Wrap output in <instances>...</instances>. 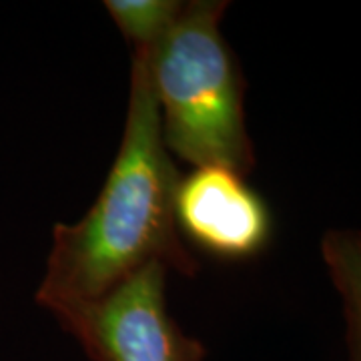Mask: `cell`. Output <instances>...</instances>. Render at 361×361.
Listing matches in <instances>:
<instances>
[{"label":"cell","instance_id":"1","mask_svg":"<svg viewBox=\"0 0 361 361\" xmlns=\"http://www.w3.org/2000/svg\"><path fill=\"white\" fill-rule=\"evenodd\" d=\"M180 173L161 135L145 59L133 51L123 141L103 189L77 223L52 229L37 303L54 315L94 303L147 265L193 277L199 261L180 237L175 195Z\"/></svg>","mask_w":361,"mask_h":361},{"label":"cell","instance_id":"2","mask_svg":"<svg viewBox=\"0 0 361 361\" xmlns=\"http://www.w3.org/2000/svg\"><path fill=\"white\" fill-rule=\"evenodd\" d=\"M225 0L185 2L177 20L142 54L171 155L197 167L249 175L255 149L247 130L245 78L221 35Z\"/></svg>","mask_w":361,"mask_h":361},{"label":"cell","instance_id":"3","mask_svg":"<svg viewBox=\"0 0 361 361\" xmlns=\"http://www.w3.org/2000/svg\"><path fill=\"white\" fill-rule=\"evenodd\" d=\"M92 361H207L167 310V269L147 265L103 299L56 317Z\"/></svg>","mask_w":361,"mask_h":361},{"label":"cell","instance_id":"4","mask_svg":"<svg viewBox=\"0 0 361 361\" xmlns=\"http://www.w3.org/2000/svg\"><path fill=\"white\" fill-rule=\"evenodd\" d=\"M175 219L183 241L223 261L257 257L273 235L265 199L243 175L223 167H197L180 177Z\"/></svg>","mask_w":361,"mask_h":361},{"label":"cell","instance_id":"5","mask_svg":"<svg viewBox=\"0 0 361 361\" xmlns=\"http://www.w3.org/2000/svg\"><path fill=\"white\" fill-rule=\"evenodd\" d=\"M322 257L341 299L349 361H361V231H325Z\"/></svg>","mask_w":361,"mask_h":361},{"label":"cell","instance_id":"6","mask_svg":"<svg viewBox=\"0 0 361 361\" xmlns=\"http://www.w3.org/2000/svg\"><path fill=\"white\" fill-rule=\"evenodd\" d=\"M179 0H106L104 8L135 49L147 51L161 39L183 11Z\"/></svg>","mask_w":361,"mask_h":361}]
</instances>
